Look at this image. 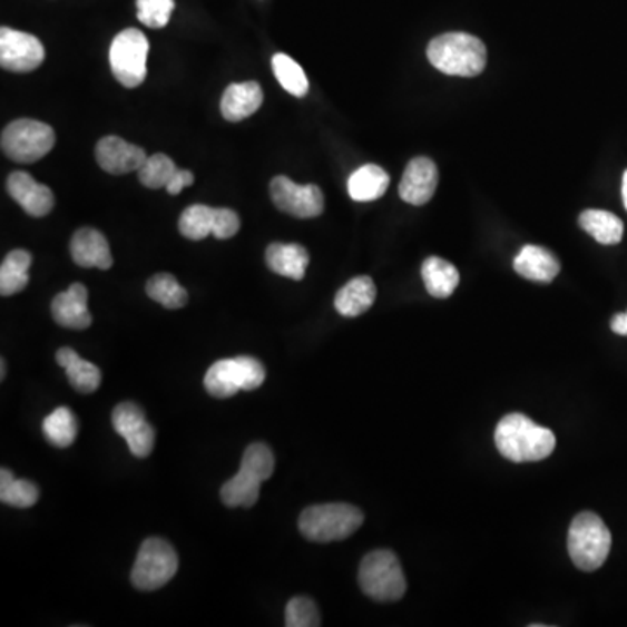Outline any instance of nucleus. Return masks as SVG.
<instances>
[{"mask_svg": "<svg viewBox=\"0 0 627 627\" xmlns=\"http://www.w3.org/2000/svg\"><path fill=\"white\" fill-rule=\"evenodd\" d=\"M216 208L206 204H193L182 213L178 231L190 241H203L212 236L215 228Z\"/></svg>", "mask_w": 627, "mask_h": 627, "instance_id": "cd10ccee", "label": "nucleus"}, {"mask_svg": "<svg viewBox=\"0 0 627 627\" xmlns=\"http://www.w3.org/2000/svg\"><path fill=\"white\" fill-rule=\"evenodd\" d=\"M243 368L244 391H255L265 380V366L252 356H237Z\"/></svg>", "mask_w": 627, "mask_h": 627, "instance_id": "4c0bfd02", "label": "nucleus"}, {"mask_svg": "<svg viewBox=\"0 0 627 627\" xmlns=\"http://www.w3.org/2000/svg\"><path fill=\"white\" fill-rule=\"evenodd\" d=\"M32 255L25 249H14L0 265V295L12 296L29 286Z\"/></svg>", "mask_w": 627, "mask_h": 627, "instance_id": "bb28decb", "label": "nucleus"}, {"mask_svg": "<svg viewBox=\"0 0 627 627\" xmlns=\"http://www.w3.org/2000/svg\"><path fill=\"white\" fill-rule=\"evenodd\" d=\"M496 447L511 462H539L555 452L556 435L523 413H511L497 424Z\"/></svg>", "mask_w": 627, "mask_h": 627, "instance_id": "f257e3e1", "label": "nucleus"}, {"mask_svg": "<svg viewBox=\"0 0 627 627\" xmlns=\"http://www.w3.org/2000/svg\"><path fill=\"white\" fill-rule=\"evenodd\" d=\"M112 424L117 434L125 438L133 455L145 459L150 455L156 444V431L145 419L144 410L138 404H117L112 413Z\"/></svg>", "mask_w": 627, "mask_h": 627, "instance_id": "9b49d317", "label": "nucleus"}, {"mask_svg": "<svg viewBox=\"0 0 627 627\" xmlns=\"http://www.w3.org/2000/svg\"><path fill=\"white\" fill-rule=\"evenodd\" d=\"M262 483L264 481L261 476L249 469L241 468L239 472L222 487V502L227 508H253L261 497Z\"/></svg>", "mask_w": 627, "mask_h": 627, "instance_id": "b1692460", "label": "nucleus"}, {"mask_svg": "<svg viewBox=\"0 0 627 627\" xmlns=\"http://www.w3.org/2000/svg\"><path fill=\"white\" fill-rule=\"evenodd\" d=\"M72 261L82 268H101L108 271L112 267L114 258L107 237L97 228L85 227L74 234L70 243Z\"/></svg>", "mask_w": 627, "mask_h": 627, "instance_id": "dca6fc26", "label": "nucleus"}, {"mask_svg": "<svg viewBox=\"0 0 627 627\" xmlns=\"http://www.w3.org/2000/svg\"><path fill=\"white\" fill-rule=\"evenodd\" d=\"M389 178L388 172L376 165H366L352 173L347 182L349 196L357 203H370L380 199L388 193Z\"/></svg>", "mask_w": 627, "mask_h": 627, "instance_id": "5701e85b", "label": "nucleus"}, {"mask_svg": "<svg viewBox=\"0 0 627 627\" xmlns=\"http://www.w3.org/2000/svg\"><path fill=\"white\" fill-rule=\"evenodd\" d=\"M0 500L11 508L29 509L39 500V488L29 480H17L9 469L0 471Z\"/></svg>", "mask_w": 627, "mask_h": 627, "instance_id": "c85d7f7f", "label": "nucleus"}, {"mask_svg": "<svg viewBox=\"0 0 627 627\" xmlns=\"http://www.w3.org/2000/svg\"><path fill=\"white\" fill-rule=\"evenodd\" d=\"M438 180H440V175H438L434 160L429 157H415L408 163L403 178H401V199L413 206L428 204L434 196Z\"/></svg>", "mask_w": 627, "mask_h": 627, "instance_id": "ddd939ff", "label": "nucleus"}, {"mask_svg": "<svg viewBox=\"0 0 627 627\" xmlns=\"http://www.w3.org/2000/svg\"><path fill=\"white\" fill-rule=\"evenodd\" d=\"M175 6V0H136V17L148 29H165Z\"/></svg>", "mask_w": 627, "mask_h": 627, "instance_id": "72a5a7b5", "label": "nucleus"}, {"mask_svg": "<svg viewBox=\"0 0 627 627\" xmlns=\"http://www.w3.org/2000/svg\"><path fill=\"white\" fill-rule=\"evenodd\" d=\"M274 466H276L274 453L264 443L249 444L244 452L243 460H241V468L249 469V471L261 476L262 481H267L274 474Z\"/></svg>", "mask_w": 627, "mask_h": 627, "instance_id": "c9c22d12", "label": "nucleus"}, {"mask_svg": "<svg viewBox=\"0 0 627 627\" xmlns=\"http://www.w3.org/2000/svg\"><path fill=\"white\" fill-rule=\"evenodd\" d=\"M375 298L376 286L372 277H354L336 293L335 308L344 317H357L372 308Z\"/></svg>", "mask_w": 627, "mask_h": 627, "instance_id": "aec40b11", "label": "nucleus"}, {"mask_svg": "<svg viewBox=\"0 0 627 627\" xmlns=\"http://www.w3.org/2000/svg\"><path fill=\"white\" fill-rule=\"evenodd\" d=\"M624 317H626V336H627V311L624 312Z\"/></svg>", "mask_w": 627, "mask_h": 627, "instance_id": "37998d69", "label": "nucleus"}, {"mask_svg": "<svg viewBox=\"0 0 627 627\" xmlns=\"http://www.w3.org/2000/svg\"><path fill=\"white\" fill-rule=\"evenodd\" d=\"M6 376V361L2 360V366H0V379L4 380Z\"/></svg>", "mask_w": 627, "mask_h": 627, "instance_id": "79ce46f5", "label": "nucleus"}, {"mask_svg": "<svg viewBox=\"0 0 627 627\" xmlns=\"http://www.w3.org/2000/svg\"><path fill=\"white\" fill-rule=\"evenodd\" d=\"M145 292L154 302L166 308H182L188 302V293L185 292L184 286L176 281L175 276L166 274V272L150 277L145 286Z\"/></svg>", "mask_w": 627, "mask_h": 627, "instance_id": "7c9ffc66", "label": "nucleus"}, {"mask_svg": "<svg viewBox=\"0 0 627 627\" xmlns=\"http://www.w3.org/2000/svg\"><path fill=\"white\" fill-rule=\"evenodd\" d=\"M611 332L617 333V335L626 336V317H624V312L616 314L610 323Z\"/></svg>", "mask_w": 627, "mask_h": 627, "instance_id": "ea45409f", "label": "nucleus"}, {"mask_svg": "<svg viewBox=\"0 0 627 627\" xmlns=\"http://www.w3.org/2000/svg\"><path fill=\"white\" fill-rule=\"evenodd\" d=\"M579 225L599 244H619L624 236V224L619 216L604 209H586L580 213Z\"/></svg>", "mask_w": 627, "mask_h": 627, "instance_id": "a878e982", "label": "nucleus"}, {"mask_svg": "<svg viewBox=\"0 0 627 627\" xmlns=\"http://www.w3.org/2000/svg\"><path fill=\"white\" fill-rule=\"evenodd\" d=\"M623 200H624V208L627 209V169L624 172L623 176Z\"/></svg>", "mask_w": 627, "mask_h": 627, "instance_id": "a19ab883", "label": "nucleus"}, {"mask_svg": "<svg viewBox=\"0 0 627 627\" xmlns=\"http://www.w3.org/2000/svg\"><path fill=\"white\" fill-rule=\"evenodd\" d=\"M272 203L295 218H316L324 212V196L317 185H298L280 175L271 182Z\"/></svg>", "mask_w": 627, "mask_h": 627, "instance_id": "1a4fd4ad", "label": "nucleus"}, {"mask_svg": "<svg viewBox=\"0 0 627 627\" xmlns=\"http://www.w3.org/2000/svg\"><path fill=\"white\" fill-rule=\"evenodd\" d=\"M264 104V92L258 82H241L225 89L221 101L222 116L231 123L248 119Z\"/></svg>", "mask_w": 627, "mask_h": 627, "instance_id": "a211bd4d", "label": "nucleus"}, {"mask_svg": "<svg viewBox=\"0 0 627 627\" xmlns=\"http://www.w3.org/2000/svg\"><path fill=\"white\" fill-rule=\"evenodd\" d=\"M265 261H267L268 268L280 276L302 281L305 277L311 256H308L307 249L300 244L272 243L265 252Z\"/></svg>", "mask_w": 627, "mask_h": 627, "instance_id": "6ab92c4d", "label": "nucleus"}, {"mask_svg": "<svg viewBox=\"0 0 627 627\" xmlns=\"http://www.w3.org/2000/svg\"><path fill=\"white\" fill-rule=\"evenodd\" d=\"M364 515L351 503H320L300 515L298 530L312 542H336L356 533Z\"/></svg>", "mask_w": 627, "mask_h": 627, "instance_id": "7ed1b4c3", "label": "nucleus"}, {"mask_svg": "<svg viewBox=\"0 0 627 627\" xmlns=\"http://www.w3.org/2000/svg\"><path fill=\"white\" fill-rule=\"evenodd\" d=\"M357 579L364 595L379 604L400 601L406 592L403 568L398 556L389 549H379L364 556Z\"/></svg>", "mask_w": 627, "mask_h": 627, "instance_id": "39448f33", "label": "nucleus"}, {"mask_svg": "<svg viewBox=\"0 0 627 627\" xmlns=\"http://www.w3.org/2000/svg\"><path fill=\"white\" fill-rule=\"evenodd\" d=\"M272 70L276 76L277 82L283 86L290 95L296 98H304L308 92V79L304 68L300 67L292 57L277 52L272 57Z\"/></svg>", "mask_w": 627, "mask_h": 627, "instance_id": "2f4dec72", "label": "nucleus"}, {"mask_svg": "<svg viewBox=\"0 0 627 627\" xmlns=\"http://www.w3.org/2000/svg\"><path fill=\"white\" fill-rule=\"evenodd\" d=\"M42 429L49 443L58 448H67L76 441L79 424L70 408L60 406L46 417Z\"/></svg>", "mask_w": 627, "mask_h": 627, "instance_id": "c756f323", "label": "nucleus"}, {"mask_svg": "<svg viewBox=\"0 0 627 627\" xmlns=\"http://www.w3.org/2000/svg\"><path fill=\"white\" fill-rule=\"evenodd\" d=\"M422 280H424L429 295L434 298L452 296L460 283L455 265L443 261L440 256H429L428 261L422 264Z\"/></svg>", "mask_w": 627, "mask_h": 627, "instance_id": "393cba45", "label": "nucleus"}, {"mask_svg": "<svg viewBox=\"0 0 627 627\" xmlns=\"http://www.w3.org/2000/svg\"><path fill=\"white\" fill-rule=\"evenodd\" d=\"M57 361L61 368H65L68 382L72 384L76 391L82 394H91L97 391L101 384V372L97 364L82 360L74 349L63 347L57 352Z\"/></svg>", "mask_w": 627, "mask_h": 627, "instance_id": "4be33fe9", "label": "nucleus"}, {"mask_svg": "<svg viewBox=\"0 0 627 627\" xmlns=\"http://www.w3.org/2000/svg\"><path fill=\"white\" fill-rule=\"evenodd\" d=\"M148 39L138 29H126L112 40L108 60L114 77L125 88H138L147 77Z\"/></svg>", "mask_w": 627, "mask_h": 627, "instance_id": "6e6552de", "label": "nucleus"}, {"mask_svg": "<svg viewBox=\"0 0 627 627\" xmlns=\"http://www.w3.org/2000/svg\"><path fill=\"white\" fill-rule=\"evenodd\" d=\"M193 184V172H188V169H176V173L173 175L172 180H169L166 190H168V194H172V196H178L184 188L190 187Z\"/></svg>", "mask_w": 627, "mask_h": 627, "instance_id": "58836bf2", "label": "nucleus"}, {"mask_svg": "<svg viewBox=\"0 0 627 627\" xmlns=\"http://www.w3.org/2000/svg\"><path fill=\"white\" fill-rule=\"evenodd\" d=\"M288 627H320L321 616L316 604L305 596H296L286 605V620Z\"/></svg>", "mask_w": 627, "mask_h": 627, "instance_id": "f704fd0d", "label": "nucleus"}, {"mask_svg": "<svg viewBox=\"0 0 627 627\" xmlns=\"http://www.w3.org/2000/svg\"><path fill=\"white\" fill-rule=\"evenodd\" d=\"M239 228V215L234 209L216 208V222L213 228V236L216 239H231L236 236Z\"/></svg>", "mask_w": 627, "mask_h": 627, "instance_id": "e433bc0d", "label": "nucleus"}, {"mask_svg": "<svg viewBox=\"0 0 627 627\" xmlns=\"http://www.w3.org/2000/svg\"><path fill=\"white\" fill-rule=\"evenodd\" d=\"M611 533L595 512H580L568 530V555L579 570L595 571L604 567L610 555Z\"/></svg>", "mask_w": 627, "mask_h": 627, "instance_id": "20e7f679", "label": "nucleus"}, {"mask_svg": "<svg viewBox=\"0 0 627 627\" xmlns=\"http://www.w3.org/2000/svg\"><path fill=\"white\" fill-rule=\"evenodd\" d=\"M428 58L432 67L447 76L476 77L487 67V46L469 33H443L429 42Z\"/></svg>", "mask_w": 627, "mask_h": 627, "instance_id": "f03ea898", "label": "nucleus"}, {"mask_svg": "<svg viewBox=\"0 0 627 627\" xmlns=\"http://www.w3.org/2000/svg\"><path fill=\"white\" fill-rule=\"evenodd\" d=\"M45 46L32 33L0 29V65L4 70L29 74L45 61Z\"/></svg>", "mask_w": 627, "mask_h": 627, "instance_id": "9d476101", "label": "nucleus"}, {"mask_svg": "<svg viewBox=\"0 0 627 627\" xmlns=\"http://www.w3.org/2000/svg\"><path fill=\"white\" fill-rule=\"evenodd\" d=\"M176 169L178 168H176L172 157L166 156V154H154L145 160V165L138 172V178H140L141 185L147 188H154V190L166 188Z\"/></svg>", "mask_w": 627, "mask_h": 627, "instance_id": "473e14b6", "label": "nucleus"}, {"mask_svg": "<svg viewBox=\"0 0 627 627\" xmlns=\"http://www.w3.org/2000/svg\"><path fill=\"white\" fill-rule=\"evenodd\" d=\"M178 571V556L172 543L150 537L144 540L136 556L131 582L140 591H156L163 588Z\"/></svg>", "mask_w": 627, "mask_h": 627, "instance_id": "0eeeda50", "label": "nucleus"}, {"mask_svg": "<svg viewBox=\"0 0 627 627\" xmlns=\"http://www.w3.org/2000/svg\"><path fill=\"white\" fill-rule=\"evenodd\" d=\"M52 320L63 329L86 330L91 326L92 316L88 308V288L74 283L67 292L55 296L51 304Z\"/></svg>", "mask_w": 627, "mask_h": 627, "instance_id": "2eb2a0df", "label": "nucleus"}, {"mask_svg": "<svg viewBox=\"0 0 627 627\" xmlns=\"http://www.w3.org/2000/svg\"><path fill=\"white\" fill-rule=\"evenodd\" d=\"M98 165L110 175H128L140 172L147 160V154L138 145L129 144L119 136H105L95 148Z\"/></svg>", "mask_w": 627, "mask_h": 627, "instance_id": "f8f14e48", "label": "nucleus"}, {"mask_svg": "<svg viewBox=\"0 0 627 627\" xmlns=\"http://www.w3.org/2000/svg\"><path fill=\"white\" fill-rule=\"evenodd\" d=\"M55 141L57 135L51 126L36 119L12 120L11 125L6 126L0 138L6 157L21 165H32L48 156L55 147Z\"/></svg>", "mask_w": 627, "mask_h": 627, "instance_id": "423d86ee", "label": "nucleus"}, {"mask_svg": "<svg viewBox=\"0 0 627 627\" xmlns=\"http://www.w3.org/2000/svg\"><path fill=\"white\" fill-rule=\"evenodd\" d=\"M6 188H8L9 196L17 200L25 212L36 218L48 215L55 206V194L51 188L48 185L39 184L29 173H11Z\"/></svg>", "mask_w": 627, "mask_h": 627, "instance_id": "4468645a", "label": "nucleus"}, {"mask_svg": "<svg viewBox=\"0 0 627 627\" xmlns=\"http://www.w3.org/2000/svg\"><path fill=\"white\" fill-rule=\"evenodd\" d=\"M204 388L209 396L218 400L236 396L237 392L244 391L243 368L239 360H221L212 364L206 376H204Z\"/></svg>", "mask_w": 627, "mask_h": 627, "instance_id": "412c9836", "label": "nucleus"}, {"mask_svg": "<svg viewBox=\"0 0 627 627\" xmlns=\"http://www.w3.org/2000/svg\"><path fill=\"white\" fill-rule=\"evenodd\" d=\"M560 262L549 249L528 244L515 258V271L533 283H552L560 274Z\"/></svg>", "mask_w": 627, "mask_h": 627, "instance_id": "f3484780", "label": "nucleus"}]
</instances>
